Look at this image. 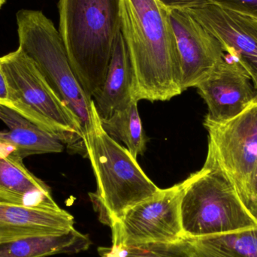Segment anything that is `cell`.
Wrapping results in <instances>:
<instances>
[{"mask_svg":"<svg viewBox=\"0 0 257 257\" xmlns=\"http://www.w3.org/2000/svg\"><path fill=\"white\" fill-rule=\"evenodd\" d=\"M223 9L257 18V0H206Z\"/></svg>","mask_w":257,"mask_h":257,"instance_id":"cell-20","label":"cell"},{"mask_svg":"<svg viewBox=\"0 0 257 257\" xmlns=\"http://www.w3.org/2000/svg\"><path fill=\"white\" fill-rule=\"evenodd\" d=\"M8 102V89L4 74L0 66V105H6Z\"/></svg>","mask_w":257,"mask_h":257,"instance_id":"cell-23","label":"cell"},{"mask_svg":"<svg viewBox=\"0 0 257 257\" xmlns=\"http://www.w3.org/2000/svg\"><path fill=\"white\" fill-rule=\"evenodd\" d=\"M184 238L191 257H257V224L228 233Z\"/></svg>","mask_w":257,"mask_h":257,"instance_id":"cell-17","label":"cell"},{"mask_svg":"<svg viewBox=\"0 0 257 257\" xmlns=\"http://www.w3.org/2000/svg\"><path fill=\"white\" fill-rule=\"evenodd\" d=\"M9 107L63 144L85 151L84 132L78 117L56 96L36 67L21 49L0 57Z\"/></svg>","mask_w":257,"mask_h":257,"instance_id":"cell-5","label":"cell"},{"mask_svg":"<svg viewBox=\"0 0 257 257\" xmlns=\"http://www.w3.org/2000/svg\"><path fill=\"white\" fill-rule=\"evenodd\" d=\"M75 219L58 211L0 203V243L32 235L59 233L74 229Z\"/></svg>","mask_w":257,"mask_h":257,"instance_id":"cell-13","label":"cell"},{"mask_svg":"<svg viewBox=\"0 0 257 257\" xmlns=\"http://www.w3.org/2000/svg\"><path fill=\"white\" fill-rule=\"evenodd\" d=\"M92 244L88 235L74 228L66 232L32 235L0 243V257H48L78 253Z\"/></svg>","mask_w":257,"mask_h":257,"instance_id":"cell-15","label":"cell"},{"mask_svg":"<svg viewBox=\"0 0 257 257\" xmlns=\"http://www.w3.org/2000/svg\"><path fill=\"white\" fill-rule=\"evenodd\" d=\"M6 3V0H0V9H2L3 6H4L5 3Z\"/></svg>","mask_w":257,"mask_h":257,"instance_id":"cell-24","label":"cell"},{"mask_svg":"<svg viewBox=\"0 0 257 257\" xmlns=\"http://www.w3.org/2000/svg\"><path fill=\"white\" fill-rule=\"evenodd\" d=\"M188 178L128 209L111 227L113 246L172 242L184 238L181 226V199Z\"/></svg>","mask_w":257,"mask_h":257,"instance_id":"cell-8","label":"cell"},{"mask_svg":"<svg viewBox=\"0 0 257 257\" xmlns=\"http://www.w3.org/2000/svg\"><path fill=\"white\" fill-rule=\"evenodd\" d=\"M19 48L36 64L56 96L81 122H90V99L77 78L64 44L52 21L41 11L21 9L16 14Z\"/></svg>","mask_w":257,"mask_h":257,"instance_id":"cell-6","label":"cell"},{"mask_svg":"<svg viewBox=\"0 0 257 257\" xmlns=\"http://www.w3.org/2000/svg\"><path fill=\"white\" fill-rule=\"evenodd\" d=\"M84 144L96 180V190L89 196L101 223L112 227L128 209L160 190L130 151L107 134L93 100Z\"/></svg>","mask_w":257,"mask_h":257,"instance_id":"cell-3","label":"cell"},{"mask_svg":"<svg viewBox=\"0 0 257 257\" xmlns=\"http://www.w3.org/2000/svg\"><path fill=\"white\" fill-rule=\"evenodd\" d=\"M179 56L182 91L196 87L225 58L224 48L187 10H169Z\"/></svg>","mask_w":257,"mask_h":257,"instance_id":"cell-9","label":"cell"},{"mask_svg":"<svg viewBox=\"0 0 257 257\" xmlns=\"http://www.w3.org/2000/svg\"><path fill=\"white\" fill-rule=\"evenodd\" d=\"M180 214L187 238L228 233L257 224L233 184L208 157L203 167L188 177Z\"/></svg>","mask_w":257,"mask_h":257,"instance_id":"cell-4","label":"cell"},{"mask_svg":"<svg viewBox=\"0 0 257 257\" xmlns=\"http://www.w3.org/2000/svg\"><path fill=\"white\" fill-rule=\"evenodd\" d=\"M137 104L138 101L133 99L123 108L116 110L109 117L101 119L102 127L107 134L116 142H123L136 159L145 153L148 142Z\"/></svg>","mask_w":257,"mask_h":257,"instance_id":"cell-18","label":"cell"},{"mask_svg":"<svg viewBox=\"0 0 257 257\" xmlns=\"http://www.w3.org/2000/svg\"><path fill=\"white\" fill-rule=\"evenodd\" d=\"M187 11L245 69L257 90V18L209 3Z\"/></svg>","mask_w":257,"mask_h":257,"instance_id":"cell-10","label":"cell"},{"mask_svg":"<svg viewBox=\"0 0 257 257\" xmlns=\"http://www.w3.org/2000/svg\"><path fill=\"white\" fill-rule=\"evenodd\" d=\"M208 154L236 189L245 206L257 166V97L234 118L215 122L205 118Z\"/></svg>","mask_w":257,"mask_h":257,"instance_id":"cell-7","label":"cell"},{"mask_svg":"<svg viewBox=\"0 0 257 257\" xmlns=\"http://www.w3.org/2000/svg\"><path fill=\"white\" fill-rule=\"evenodd\" d=\"M247 209L257 220V166L252 181L250 200L247 205Z\"/></svg>","mask_w":257,"mask_h":257,"instance_id":"cell-22","label":"cell"},{"mask_svg":"<svg viewBox=\"0 0 257 257\" xmlns=\"http://www.w3.org/2000/svg\"><path fill=\"white\" fill-rule=\"evenodd\" d=\"M161 6L167 10L180 9L187 10L192 8L202 6L207 3L206 0H157Z\"/></svg>","mask_w":257,"mask_h":257,"instance_id":"cell-21","label":"cell"},{"mask_svg":"<svg viewBox=\"0 0 257 257\" xmlns=\"http://www.w3.org/2000/svg\"><path fill=\"white\" fill-rule=\"evenodd\" d=\"M196 87L208 106L205 118L215 122L234 118L257 97L250 75L229 54Z\"/></svg>","mask_w":257,"mask_h":257,"instance_id":"cell-11","label":"cell"},{"mask_svg":"<svg viewBox=\"0 0 257 257\" xmlns=\"http://www.w3.org/2000/svg\"><path fill=\"white\" fill-rule=\"evenodd\" d=\"M133 99H135L133 69L124 38L120 31L114 42L105 81L92 96V100L100 119H105Z\"/></svg>","mask_w":257,"mask_h":257,"instance_id":"cell-14","label":"cell"},{"mask_svg":"<svg viewBox=\"0 0 257 257\" xmlns=\"http://www.w3.org/2000/svg\"><path fill=\"white\" fill-rule=\"evenodd\" d=\"M121 33L133 74V97L170 100L183 93L169 10L157 0H120Z\"/></svg>","mask_w":257,"mask_h":257,"instance_id":"cell-1","label":"cell"},{"mask_svg":"<svg viewBox=\"0 0 257 257\" xmlns=\"http://www.w3.org/2000/svg\"><path fill=\"white\" fill-rule=\"evenodd\" d=\"M59 33L72 69L92 99L105 81L121 31L120 0H59Z\"/></svg>","mask_w":257,"mask_h":257,"instance_id":"cell-2","label":"cell"},{"mask_svg":"<svg viewBox=\"0 0 257 257\" xmlns=\"http://www.w3.org/2000/svg\"><path fill=\"white\" fill-rule=\"evenodd\" d=\"M0 119L9 128V131L0 132V136L15 145L24 159L36 154L61 153L64 149L61 141L9 107L0 105Z\"/></svg>","mask_w":257,"mask_h":257,"instance_id":"cell-16","label":"cell"},{"mask_svg":"<svg viewBox=\"0 0 257 257\" xmlns=\"http://www.w3.org/2000/svg\"><path fill=\"white\" fill-rule=\"evenodd\" d=\"M98 253L100 257H191L184 238L172 242L99 247Z\"/></svg>","mask_w":257,"mask_h":257,"instance_id":"cell-19","label":"cell"},{"mask_svg":"<svg viewBox=\"0 0 257 257\" xmlns=\"http://www.w3.org/2000/svg\"><path fill=\"white\" fill-rule=\"evenodd\" d=\"M0 203L58 211L51 188L28 170L15 145L0 136Z\"/></svg>","mask_w":257,"mask_h":257,"instance_id":"cell-12","label":"cell"}]
</instances>
